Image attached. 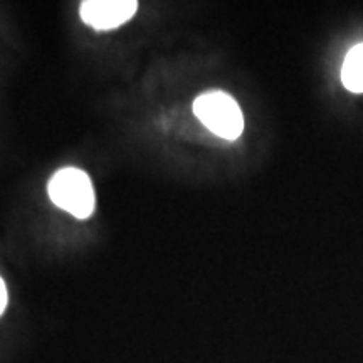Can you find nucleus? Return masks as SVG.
Here are the masks:
<instances>
[{"label": "nucleus", "mask_w": 363, "mask_h": 363, "mask_svg": "<svg viewBox=\"0 0 363 363\" xmlns=\"http://www.w3.org/2000/svg\"><path fill=\"white\" fill-rule=\"evenodd\" d=\"M52 203L76 219H88L94 211V189L89 175L81 169L67 167L57 170L48 185Z\"/></svg>", "instance_id": "nucleus-1"}, {"label": "nucleus", "mask_w": 363, "mask_h": 363, "mask_svg": "<svg viewBox=\"0 0 363 363\" xmlns=\"http://www.w3.org/2000/svg\"><path fill=\"white\" fill-rule=\"evenodd\" d=\"M194 113L202 125L225 140L239 138L244 116L239 104L224 91H207L194 101Z\"/></svg>", "instance_id": "nucleus-2"}, {"label": "nucleus", "mask_w": 363, "mask_h": 363, "mask_svg": "<svg viewBox=\"0 0 363 363\" xmlns=\"http://www.w3.org/2000/svg\"><path fill=\"white\" fill-rule=\"evenodd\" d=\"M138 4L135 0H86L79 13L84 24L96 30L116 29L135 16Z\"/></svg>", "instance_id": "nucleus-3"}, {"label": "nucleus", "mask_w": 363, "mask_h": 363, "mask_svg": "<svg viewBox=\"0 0 363 363\" xmlns=\"http://www.w3.org/2000/svg\"><path fill=\"white\" fill-rule=\"evenodd\" d=\"M342 81L352 93H363V44L350 49L342 67Z\"/></svg>", "instance_id": "nucleus-4"}, {"label": "nucleus", "mask_w": 363, "mask_h": 363, "mask_svg": "<svg viewBox=\"0 0 363 363\" xmlns=\"http://www.w3.org/2000/svg\"><path fill=\"white\" fill-rule=\"evenodd\" d=\"M7 299H9L7 286H6V283H4V279L0 278V315H2L4 310H6Z\"/></svg>", "instance_id": "nucleus-5"}]
</instances>
